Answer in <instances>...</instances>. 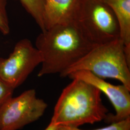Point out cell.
<instances>
[{
	"instance_id": "ba28073f",
	"label": "cell",
	"mask_w": 130,
	"mask_h": 130,
	"mask_svg": "<svg viewBox=\"0 0 130 130\" xmlns=\"http://www.w3.org/2000/svg\"><path fill=\"white\" fill-rule=\"evenodd\" d=\"M83 0H45V30L58 24L76 20Z\"/></svg>"
},
{
	"instance_id": "9c48e42d",
	"label": "cell",
	"mask_w": 130,
	"mask_h": 130,
	"mask_svg": "<svg viewBox=\"0 0 130 130\" xmlns=\"http://www.w3.org/2000/svg\"><path fill=\"white\" fill-rule=\"evenodd\" d=\"M113 11L120 28V39L130 63V0H101Z\"/></svg>"
},
{
	"instance_id": "7a4b0ae2",
	"label": "cell",
	"mask_w": 130,
	"mask_h": 130,
	"mask_svg": "<svg viewBox=\"0 0 130 130\" xmlns=\"http://www.w3.org/2000/svg\"><path fill=\"white\" fill-rule=\"evenodd\" d=\"M72 79L56 102L52 122L60 127H79L105 121L108 110L103 104L100 90L82 80Z\"/></svg>"
},
{
	"instance_id": "3957f363",
	"label": "cell",
	"mask_w": 130,
	"mask_h": 130,
	"mask_svg": "<svg viewBox=\"0 0 130 130\" xmlns=\"http://www.w3.org/2000/svg\"><path fill=\"white\" fill-rule=\"evenodd\" d=\"M130 66L123 44L118 39L93 47L60 75L66 77L76 71H88L102 79L119 80L130 90Z\"/></svg>"
},
{
	"instance_id": "277c9868",
	"label": "cell",
	"mask_w": 130,
	"mask_h": 130,
	"mask_svg": "<svg viewBox=\"0 0 130 130\" xmlns=\"http://www.w3.org/2000/svg\"><path fill=\"white\" fill-rule=\"evenodd\" d=\"M76 20L96 44L120 39V28L113 11L101 0H83Z\"/></svg>"
},
{
	"instance_id": "8fae6325",
	"label": "cell",
	"mask_w": 130,
	"mask_h": 130,
	"mask_svg": "<svg viewBox=\"0 0 130 130\" xmlns=\"http://www.w3.org/2000/svg\"><path fill=\"white\" fill-rule=\"evenodd\" d=\"M58 130H84L78 127L61 126ZM92 130H130V117L125 120L111 123L109 125Z\"/></svg>"
},
{
	"instance_id": "6da1fadb",
	"label": "cell",
	"mask_w": 130,
	"mask_h": 130,
	"mask_svg": "<svg viewBox=\"0 0 130 130\" xmlns=\"http://www.w3.org/2000/svg\"><path fill=\"white\" fill-rule=\"evenodd\" d=\"M98 45L77 20L56 24L36 39L35 47L42 59L38 76L60 74Z\"/></svg>"
},
{
	"instance_id": "30bf717a",
	"label": "cell",
	"mask_w": 130,
	"mask_h": 130,
	"mask_svg": "<svg viewBox=\"0 0 130 130\" xmlns=\"http://www.w3.org/2000/svg\"><path fill=\"white\" fill-rule=\"evenodd\" d=\"M25 9L32 17L42 31L45 30L44 10L45 0H20Z\"/></svg>"
},
{
	"instance_id": "8992f818",
	"label": "cell",
	"mask_w": 130,
	"mask_h": 130,
	"mask_svg": "<svg viewBox=\"0 0 130 130\" xmlns=\"http://www.w3.org/2000/svg\"><path fill=\"white\" fill-rule=\"evenodd\" d=\"M42 60L40 52L31 42L22 39L15 44L7 58H0V77L15 89L41 64Z\"/></svg>"
},
{
	"instance_id": "5bb4252c",
	"label": "cell",
	"mask_w": 130,
	"mask_h": 130,
	"mask_svg": "<svg viewBox=\"0 0 130 130\" xmlns=\"http://www.w3.org/2000/svg\"><path fill=\"white\" fill-rule=\"evenodd\" d=\"M60 126L55 124L51 121L47 127L44 130H58Z\"/></svg>"
},
{
	"instance_id": "52a82bcc",
	"label": "cell",
	"mask_w": 130,
	"mask_h": 130,
	"mask_svg": "<svg viewBox=\"0 0 130 130\" xmlns=\"http://www.w3.org/2000/svg\"><path fill=\"white\" fill-rule=\"evenodd\" d=\"M68 77L71 79H79L90 84L107 96L116 112L115 115L108 114L105 120L107 123L111 124L130 117V90L124 85H113L85 70L72 72Z\"/></svg>"
},
{
	"instance_id": "7c38bea8",
	"label": "cell",
	"mask_w": 130,
	"mask_h": 130,
	"mask_svg": "<svg viewBox=\"0 0 130 130\" xmlns=\"http://www.w3.org/2000/svg\"><path fill=\"white\" fill-rule=\"evenodd\" d=\"M6 5L7 0H0V31L5 35H8L10 31Z\"/></svg>"
},
{
	"instance_id": "5b68a950",
	"label": "cell",
	"mask_w": 130,
	"mask_h": 130,
	"mask_svg": "<svg viewBox=\"0 0 130 130\" xmlns=\"http://www.w3.org/2000/svg\"><path fill=\"white\" fill-rule=\"evenodd\" d=\"M47 104L38 98L34 89L8 99L0 107V130H18L39 119Z\"/></svg>"
},
{
	"instance_id": "4fadbf2b",
	"label": "cell",
	"mask_w": 130,
	"mask_h": 130,
	"mask_svg": "<svg viewBox=\"0 0 130 130\" xmlns=\"http://www.w3.org/2000/svg\"><path fill=\"white\" fill-rule=\"evenodd\" d=\"M14 90L0 77V107L12 97Z\"/></svg>"
}]
</instances>
